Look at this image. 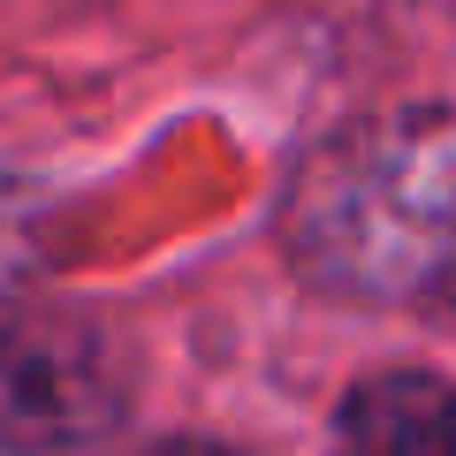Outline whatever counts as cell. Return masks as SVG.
<instances>
[{"instance_id":"1","label":"cell","mask_w":456,"mask_h":456,"mask_svg":"<svg viewBox=\"0 0 456 456\" xmlns=\"http://www.w3.org/2000/svg\"><path fill=\"white\" fill-rule=\"evenodd\" d=\"M122 403L107 335L61 297H0V449H77Z\"/></svg>"},{"instance_id":"2","label":"cell","mask_w":456,"mask_h":456,"mask_svg":"<svg viewBox=\"0 0 456 456\" xmlns=\"http://www.w3.org/2000/svg\"><path fill=\"white\" fill-rule=\"evenodd\" d=\"M342 456H456V395L434 373H373L342 395Z\"/></svg>"}]
</instances>
